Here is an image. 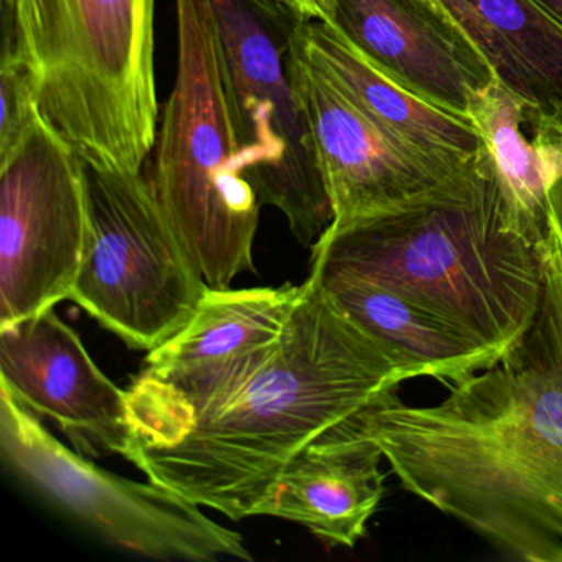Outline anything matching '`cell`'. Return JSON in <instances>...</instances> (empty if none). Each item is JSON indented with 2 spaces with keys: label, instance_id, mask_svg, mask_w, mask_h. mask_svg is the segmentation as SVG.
I'll return each mask as SVG.
<instances>
[{
  "label": "cell",
  "instance_id": "1",
  "mask_svg": "<svg viewBox=\"0 0 562 562\" xmlns=\"http://www.w3.org/2000/svg\"><path fill=\"white\" fill-rule=\"evenodd\" d=\"M274 344L127 387L130 452L150 482L229 519L249 518L284 467L331 427L414 380L311 269Z\"/></svg>",
  "mask_w": 562,
  "mask_h": 562
},
{
  "label": "cell",
  "instance_id": "2",
  "mask_svg": "<svg viewBox=\"0 0 562 562\" xmlns=\"http://www.w3.org/2000/svg\"><path fill=\"white\" fill-rule=\"evenodd\" d=\"M542 256L541 308L512 351L449 383L434 406L383 394L357 426L406 492L503 554L562 562V256L552 229Z\"/></svg>",
  "mask_w": 562,
  "mask_h": 562
},
{
  "label": "cell",
  "instance_id": "3",
  "mask_svg": "<svg viewBox=\"0 0 562 562\" xmlns=\"http://www.w3.org/2000/svg\"><path fill=\"white\" fill-rule=\"evenodd\" d=\"M544 243L516 225L485 147L409 205L325 232L312 268L380 282L503 358L535 324Z\"/></svg>",
  "mask_w": 562,
  "mask_h": 562
},
{
  "label": "cell",
  "instance_id": "4",
  "mask_svg": "<svg viewBox=\"0 0 562 562\" xmlns=\"http://www.w3.org/2000/svg\"><path fill=\"white\" fill-rule=\"evenodd\" d=\"M4 45L83 162L143 172L156 146V0H11Z\"/></svg>",
  "mask_w": 562,
  "mask_h": 562
},
{
  "label": "cell",
  "instance_id": "5",
  "mask_svg": "<svg viewBox=\"0 0 562 562\" xmlns=\"http://www.w3.org/2000/svg\"><path fill=\"white\" fill-rule=\"evenodd\" d=\"M177 71L144 167L154 195L210 288L255 271L259 202L229 113L209 0H176Z\"/></svg>",
  "mask_w": 562,
  "mask_h": 562
},
{
  "label": "cell",
  "instance_id": "6",
  "mask_svg": "<svg viewBox=\"0 0 562 562\" xmlns=\"http://www.w3.org/2000/svg\"><path fill=\"white\" fill-rule=\"evenodd\" d=\"M246 177L312 248L331 223L314 139L292 80L302 19L285 0H209Z\"/></svg>",
  "mask_w": 562,
  "mask_h": 562
},
{
  "label": "cell",
  "instance_id": "7",
  "mask_svg": "<svg viewBox=\"0 0 562 562\" xmlns=\"http://www.w3.org/2000/svg\"><path fill=\"white\" fill-rule=\"evenodd\" d=\"M87 233L70 301L127 347L186 327L210 285L164 215L146 172L83 162Z\"/></svg>",
  "mask_w": 562,
  "mask_h": 562
},
{
  "label": "cell",
  "instance_id": "8",
  "mask_svg": "<svg viewBox=\"0 0 562 562\" xmlns=\"http://www.w3.org/2000/svg\"><path fill=\"white\" fill-rule=\"evenodd\" d=\"M0 456L22 482L117 548L160 561L251 559L235 529L150 480L124 479L68 449L2 387Z\"/></svg>",
  "mask_w": 562,
  "mask_h": 562
},
{
  "label": "cell",
  "instance_id": "9",
  "mask_svg": "<svg viewBox=\"0 0 562 562\" xmlns=\"http://www.w3.org/2000/svg\"><path fill=\"white\" fill-rule=\"evenodd\" d=\"M85 233L83 160L41 116L0 160V327L70 301Z\"/></svg>",
  "mask_w": 562,
  "mask_h": 562
},
{
  "label": "cell",
  "instance_id": "10",
  "mask_svg": "<svg viewBox=\"0 0 562 562\" xmlns=\"http://www.w3.org/2000/svg\"><path fill=\"white\" fill-rule=\"evenodd\" d=\"M297 32L292 80L311 126L330 200L328 232L396 212L452 176L378 127L327 74L305 57Z\"/></svg>",
  "mask_w": 562,
  "mask_h": 562
},
{
  "label": "cell",
  "instance_id": "11",
  "mask_svg": "<svg viewBox=\"0 0 562 562\" xmlns=\"http://www.w3.org/2000/svg\"><path fill=\"white\" fill-rule=\"evenodd\" d=\"M0 387L55 420L81 453L130 452L126 390L94 363L55 307L0 327Z\"/></svg>",
  "mask_w": 562,
  "mask_h": 562
},
{
  "label": "cell",
  "instance_id": "12",
  "mask_svg": "<svg viewBox=\"0 0 562 562\" xmlns=\"http://www.w3.org/2000/svg\"><path fill=\"white\" fill-rule=\"evenodd\" d=\"M325 22L404 90L463 120L495 80L440 0H328Z\"/></svg>",
  "mask_w": 562,
  "mask_h": 562
},
{
  "label": "cell",
  "instance_id": "13",
  "mask_svg": "<svg viewBox=\"0 0 562 562\" xmlns=\"http://www.w3.org/2000/svg\"><path fill=\"white\" fill-rule=\"evenodd\" d=\"M380 447L360 432L357 416L308 443L282 470L255 516L307 528L327 546L355 548L384 496Z\"/></svg>",
  "mask_w": 562,
  "mask_h": 562
},
{
  "label": "cell",
  "instance_id": "14",
  "mask_svg": "<svg viewBox=\"0 0 562 562\" xmlns=\"http://www.w3.org/2000/svg\"><path fill=\"white\" fill-rule=\"evenodd\" d=\"M297 34L305 57L411 153L447 172H456L482 149V137L472 121L404 90L371 65L330 22L301 21Z\"/></svg>",
  "mask_w": 562,
  "mask_h": 562
},
{
  "label": "cell",
  "instance_id": "15",
  "mask_svg": "<svg viewBox=\"0 0 562 562\" xmlns=\"http://www.w3.org/2000/svg\"><path fill=\"white\" fill-rule=\"evenodd\" d=\"M311 269L337 304L400 355L416 378L456 383L502 360L442 315L394 289L351 272Z\"/></svg>",
  "mask_w": 562,
  "mask_h": 562
},
{
  "label": "cell",
  "instance_id": "16",
  "mask_svg": "<svg viewBox=\"0 0 562 562\" xmlns=\"http://www.w3.org/2000/svg\"><path fill=\"white\" fill-rule=\"evenodd\" d=\"M544 111L493 80L470 101L503 200L516 225L536 243L549 229V192L562 176V153L542 123Z\"/></svg>",
  "mask_w": 562,
  "mask_h": 562
},
{
  "label": "cell",
  "instance_id": "17",
  "mask_svg": "<svg viewBox=\"0 0 562 562\" xmlns=\"http://www.w3.org/2000/svg\"><path fill=\"white\" fill-rule=\"evenodd\" d=\"M302 289L291 282L279 288H209L186 327L149 351L143 373H199L274 344L301 301Z\"/></svg>",
  "mask_w": 562,
  "mask_h": 562
},
{
  "label": "cell",
  "instance_id": "18",
  "mask_svg": "<svg viewBox=\"0 0 562 562\" xmlns=\"http://www.w3.org/2000/svg\"><path fill=\"white\" fill-rule=\"evenodd\" d=\"M495 78L546 113L562 110V25L536 0H440Z\"/></svg>",
  "mask_w": 562,
  "mask_h": 562
},
{
  "label": "cell",
  "instance_id": "19",
  "mask_svg": "<svg viewBox=\"0 0 562 562\" xmlns=\"http://www.w3.org/2000/svg\"><path fill=\"white\" fill-rule=\"evenodd\" d=\"M0 160L5 159L27 136L41 113L24 67L12 55L0 64Z\"/></svg>",
  "mask_w": 562,
  "mask_h": 562
},
{
  "label": "cell",
  "instance_id": "20",
  "mask_svg": "<svg viewBox=\"0 0 562 562\" xmlns=\"http://www.w3.org/2000/svg\"><path fill=\"white\" fill-rule=\"evenodd\" d=\"M549 225L558 239L562 256V176L555 180L549 192Z\"/></svg>",
  "mask_w": 562,
  "mask_h": 562
},
{
  "label": "cell",
  "instance_id": "21",
  "mask_svg": "<svg viewBox=\"0 0 562 562\" xmlns=\"http://www.w3.org/2000/svg\"><path fill=\"white\" fill-rule=\"evenodd\" d=\"M542 123H544L546 131L554 140L555 146L562 153V110L542 114Z\"/></svg>",
  "mask_w": 562,
  "mask_h": 562
},
{
  "label": "cell",
  "instance_id": "22",
  "mask_svg": "<svg viewBox=\"0 0 562 562\" xmlns=\"http://www.w3.org/2000/svg\"><path fill=\"white\" fill-rule=\"evenodd\" d=\"M536 2L562 25V0H536Z\"/></svg>",
  "mask_w": 562,
  "mask_h": 562
}]
</instances>
